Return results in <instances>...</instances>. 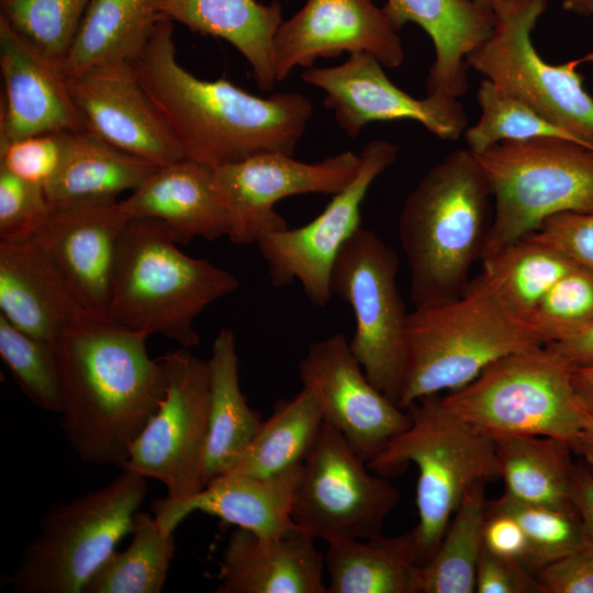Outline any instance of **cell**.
Wrapping results in <instances>:
<instances>
[{"mask_svg": "<svg viewBox=\"0 0 593 593\" xmlns=\"http://www.w3.org/2000/svg\"><path fill=\"white\" fill-rule=\"evenodd\" d=\"M148 335L89 313L57 339L60 425L85 463L118 466L167 390L159 359L147 353Z\"/></svg>", "mask_w": 593, "mask_h": 593, "instance_id": "6da1fadb", "label": "cell"}, {"mask_svg": "<svg viewBox=\"0 0 593 593\" xmlns=\"http://www.w3.org/2000/svg\"><path fill=\"white\" fill-rule=\"evenodd\" d=\"M132 65L184 158L213 168L261 154L292 156L312 114L298 92L265 99L225 79L197 78L178 63L174 23L165 16Z\"/></svg>", "mask_w": 593, "mask_h": 593, "instance_id": "7a4b0ae2", "label": "cell"}, {"mask_svg": "<svg viewBox=\"0 0 593 593\" xmlns=\"http://www.w3.org/2000/svg\"><path fill=\"white\" fill-rule=\"evenodd\" d=\"M489 181L470 149L451 152L406 198L399 238L414 307L458 296L481 259L491 224Z\"/></svg>", "mask_w": 593, "mask_h": 593, "instance_id": "3957f363", "label": "cell"}, {"mask_svg": "<svg viewBox=\"0 0 593 593\" xmlns=\"http://www.w3.org/2000/svg\"><path fill=\"white\" fill-rule=\"evenodd\" d=\"M177 245L159 221H128L119 246L108 317L190 348L200 343L195 318L239 283L233 273L183 254Z\"/></svg>", "mask_w": 593, "mask_h": 593, "instance_id": "277c9868", "label": "cell"}, {"mask_svg": "<svg viewBox=\"0 0 593 593\" xmlns=\"http://www.w3.org/2000/svg\"><path fill=\"white\" fill-rule=\"evenodd\" d=\"M539 345L545 344L504 306L481 272L458 296L409 313L396 404L407 410L424 396L458 390L496 359Z\"/></svg>", "mask_w": 593, "mask_h": 593, "instance_id": "5b68a950", "label": "cell"}, {"mask_svg": "<svg viewBox=\"0 0 593 593\" xmlns=\"http://www.w3.org/2000/svg\"><path fill=\"white\" fill-rule=\"evenodd\" d=\"M410 426L367 462L391 477L409 463L418 469L413 529L417 561L424 566L466 493L478 482L500 478L495 439L448 409L440 394L424 396L407 410Z\"/></svg>", "mask_w": 593, "mask_h": 593, "instance_id": "8992f818", "label": "cell"}, {"mask_svg": "<svg viewBox=\"0 0 593 593\" xmlns=\"http://www.w3.org/2000/svg\"><path fill=\"white\" fill-rule=\"evenodd\" d=\"M148 491L146 478L122 469L105 485L52 505L7 578L16 593H82L115 546L132 530Z\"/></svg>", "mask_w": 593, "mask_h": 593, "instance_id": "52a82bcc", "label": "cell"}, {"mask_svg": "<svg viewBox=\"0 0 593 593\" xmlns=\"http://www.w3.org/2000/svg\"><path fill=\"white\" fill-rule=\"evenodd\" d=\"M494 213L481 259L562 212L593 211V148L560 137L500 142L481 155Z\"/></svg>", "mask_w": 593, "mask_h": 593, "instance_id": "ba28073f", "label": "cell"}, {"mask_svg": "<svg viewBox=\"0 0 593 593\" xmlns=\"http://www.w3.org/2000/svg\"><path fill=\"white\" fill-rule=\"evenodd\" d=\"M441 399L454 413L493 438L549 436L571 447L580 428L571 367L548 345L496 359L471 382Z\"/></svg>", "mask_w": 593, "mask_h": 593, "instance_id": "9c48e42d", "label": "cell"}, {"mask_svg": "<svg viewBox=\"0 0 593 593\" xmlns=\"http://www.w3.org/2000/svg\"><path fill=\"white\" fill-rule=\"evenodd\" d=\"M547 0H503L491 35L466 58L501 92L524 102L574 141L593 148V98L577 66L546 63L530 38Z\"/></svg>", "mask_w": 593, "mask_h": 593, "instance_id": "30bf717a", "label": "cell"}, {"mask_svg": "<svg viewBox=\"0 0 593 593\" xmlns=\"http://www.w3.org/2000/svg\"><path fill=\"white\" fill-rule=\"evenodd\" d=\"M399 257L379 235L359 227L331 272L333 294L355 315L350 349L370 382L395 404L405 372L409 313L396 284Z\"/></svg>", "mask_w": 593, "mask_h": 593, "instance_id": "8fae6325", "label": "cell"}, {"mask_svg": "<svg viewBox=\"0 0 593 593\" xmlns=\"http://www.w3.org/2000/svg\"><path fill=\"white\" fill-rule=\"evenodd\" d=\"M400 501V491L369 469L329 423L304 461L292 519L326 544L369 539L382 534L384 522Z\"/></svg>", "mask_w": 593, "mask_h": 593, "instance_id": "7c38bea8", "label": "cell"}, {"mask_svg": "<svg viewBox=\"0 0 593 593\" xmlns=\"http://www.w3.org/2000/svg\"><path fill=\"white\" fill-rule=\"evenodd\" d=\"M167 390L157 412L133 441L121 469L155 479L167 499L180 502L204 486L202 466L209 427L210 370L208 360L188 348L159 358Z\"/></svg>", "mask_w": 593, "mask_h": 593, "instance_id": "4fadbf2b", "label": "cell"}, {"mask_svg": "<svg viewBox=\"0 0 593 593\" xmlns=\"http://www.w3.org/2000/svg\"><path fill=\"white\" fill-rule=\"evenodd\" d=\"M359 155L355 178L333 195L318 216L301 227L268 233L256 243L271 283L281 288L298 280L315 307L329 303L335 259L361 227V203L376 178L395 161L398 148L388 141L376 139L366 144Z\"/></svg>", "mask_w": 593, "mask_h": 593, "instance_id": "5bb4252c", "label": "cell"}, {"mask_svg": "<svg viewBox=\"0 0 593 593\" xmlns=\"http://www.w3.org/2000/svg\"><path fill=\"white\" fill-rule=\"evenodd\" d=\"M360 155L344 152L318 163L269 153L213 168V184L228 221L227 237L235 245L256 244L264 235L288 228L273 210L290 195L336 194L355 178Z\"/></svg>", "mask_w": 593, "mask_h": 593, "instance_id": "9a60e30c", "label": "cell"}, {"mask_svg": "<svg viewBox=\"0 0 593 593\" xmlns=\"http://www.w3.org/2000/svg\"><path fill=\"white\" fill-rule=\"evenodd\" d=\"M298 370L302 387L318 398L324 419L367 462L411 424L410 413L370 382L342 333L312 343Z\"/></svg>", "mask_w": 593, "mask_h": 593, "instance_id": "2e32d148", "label": "cell"}, {"mask_svg": "<svg viewBox=\"0 0 593 593\" xmlns=\"http://www.w3.org/2000/svg\"><path fill=\"white\" fill-rule=\"evenodd\" d=\"M382 66L371 54L356 53L338 66L310 67L301 78L326 92L324 105L349 137L358 136L368 123L394 120L419 122L447 141L465 133L468 120L458 99H415L391 82Z\"/></svg>", "mask_w": 593, "mask_h": 593, "instance_id": "e0dca14e", "label": "cell"}, {"mask_svg": "<svg viewBox=\"0 0 593 593\" xmlns=\"http://www.w3.org/2000/svg\"><path fill=\"white\" fill-rule=\"evenodd\" d=\"M398 32L372 0H306L275 36L276 80H283L295 67L310 68L316 59L343 52L368 53L383 66L396 68L404 60Z\"/></svg>", "mask_w": 593, "mask_h": 593, "instance_id": "ac0fdd59", "label": "cell"}, {"mask_svg": "<svg viewBox=\"0 0 593 593\" xmlns=\"http://www.w3.org/2000/svg\"><path fill=\"white\" fill-rule=\"evenodd\" d=\"M67 85L88 133L157 167L184 158L132 63L90 69Z\"/></svg>", "mask_w": 593, "mask_h": 593, "instance_id": "d6986e66", "label": "cell"}, {"mask_svg": "<svg viewBox=\"0 0 593 593\" xmlns=\"http://www.w3.org/2000/svg\"><path fill=\"white\" fill-rule=\"evenodd\" d=\"M130 219L121 202L52 209L34 237L88 312L108 316L122 234Z\"/></svg>", "mask_w": 593, "mask_h": 593, "instance_id": "ffe728a7", "label": "cell"}, {"mask_svg": "<svg viewBox=\"0 0 593 593\" xmlns=\"http://www.w3.org/2000/svg\"><path fill=\"white\" fill-rule=\"evenodd\" d=\"M0 69L4 86L0 144L46 132H87L61 65L1 15Z\"/></svg>", "mask_w": 593, "mask_h": 593, "instance_id": "44dd1931", "label": "cell"}, {"mask_svg": "<svg viewBox=\"0 0 593 593\" xmlns=\"http://www.w3.org/2000/svg\"><path fill=\"white\" fill-rule=\"evenodd\" d=\"M303 466L300 463L269 477L224 473L184 501L154 500L153 515L168 532H174L184 517L198 511L246 529L262 540L275 539L296 526L292 508Z\"/></svg>", "mask_w": 593, "mask_h": 593, "instance_id": "7402d4cb", "label": "cell"}, {"mask_svg": "<svg viewBox=\"0 0 593 593\" xmlns=\"http://www.w3.org/2000/svg\"><path fill=\"white\" fill-rule=\"evenodd\" d=\"M325 556L315 538L295 526L262 540L235 527L222 552L220 593H327Z\"/></svg>", "mask_w": 593, "mask_h": 593, "instance_id": "603a6c76", "label": "cell"}, {"mask_svg": "<svg viewBox=\"0 0 593 593\" xmlns=\"http://www.w3.org/2000/svg\"><path fill=\"white\" fill-rule=\"evenodd\" d=\"M89 313L35 238L0 242V314L13 326L55 345L70 325Z\"/></svg>", "mask_w": 593, "mask_h": 593, "instance_id": "cb8c5ba5", "label": "cell"}, {"mask_svg": "<svg viewBox=\"0 0 593 593\" xmlns=\"http://www.w3.org/2000/svg\"><path fill=\"white\" fill-rule=\"evenodd\" d=\"M128 219L163 223L177 244L228 234V221L213 184V167L181 158L158 167L128 198L120 201Z\"/></svg>", "mask_w": 593, "mask_h": 593, "instance_id": "d4e9b609", "label": "cell"}, {"mask_svg": "<svg viewBox=\"0 0 593 593\" xmlns=\"http://www.w3.org/2000/svg\"><path fill=\"white\" fill-rule=\"evenodd\" d=\"M394 26L418 24L432 38L435 60L427 96L458 99L468 90L467 56L492 33L493 11L474 0H388L382 7Z\"/></svg>", "mask_w": 593, "mask_h": 593, "instance_id": "484cf974", "label": "cell"}, {"mask_svg": "<svg viewBox=\"0 0 593 593\" xmlns=\"http://www.w3.org/2000/svg\"><path fill=\"white\" fill-rule=\"evenodd\" d=\"M161 14L190 30L230 42L249 63L257 86L270 91L277 82L273 41L282 24L278 2L256 0H160Z\"/></svg>", "mask_w": 593, "mask_h": 593, "instance_id": "4316f807", "label": "cell"}, {"mask_svg": "<svg viewBox=\"0 0 593 593\" xmlns=\"http://www.w3.org/2000/svg\"><path fill=\"white\" fill-rule=\"evenodd\" d=\"M158 167L121 152L88 132L69 133L60 167L44 188L52 209L118 201Z\"/></svg>", "mask_w": 593, "mask_h": 593, "instance_id": "83f0119b", "label": "cell"}, {"mask_svg": "<svg viewBox=\"0 0 593 593\" xmlns=\"http://www.w3.org/2000/svg\"><path fill=\"white\" fill-rule=\"evenodd\" d=\"M163 16L160 0H89L61 63L65 77L103 65L132 63Z\"/></svg>", "mask_w": 593, "mask_h": 593, "instance_id": "f1b7e54d", "label": "cell"}, {"mask_svg": "<svg viewBox=\"0 0 593 593\" xmlns=\"http://www.w3.org/2000/svg\"><path fill=\"white\" fill-rule=\"evenodd\" d=\"M208 362L210 404L203 486L231 469L261 423L259 413L248 406L239 388L236 339L231 329L219 331Z\"/></svg>", "mask_w": 593, "mask_h": 593, "instance_id": "f546056e", "label": "cell"}, {"mask_svg": "<svg viewBox=\"0 0 593 593\" xmlns=\"http://www.w3.org/2000/svg\"><path fill=\"white\" fill-rule=\"evenodd\" d=\"M413 530L327 544V593H421Z\"/></svg>", "mask_w": 593, "mask_h": 593, "instance_id": "4dcf8cb0", "label": "cell"}, {"mask_svg": "<svg viewBox=\"0 0 593 593\" xmlns=\"http://www.w3.org/2000/svg\"><path fill=\"white\" fill-rule=\"evenodd\" d=\"M504 494L527 504L577 512L573 485L577 463L569 443L549 436L495 437Z\"/></svg>", "mask_w": 593, "mask_h": 593, "instance_id": "1f68e13d", "label": "cell"}, {"mask_svg": "<svg viewBox=\"0 0 593 593\" xmlns=\"http://www.w3.org/2000/svg\"><path fill=\"white\" fill-rule=\"evenodd\" d=\"M315 392L302 387L291 399L280 400L269 418L225 473L269 477L304 463L324 425Z\"/></svg>", "mask_w": 593, "mask_h": 593, "instance_id": "d6a6232c", "label": "cell"}, {"mask_svg": "<svg viewBox=\"0 0 593 593\" xmlns=\"http://www.w3.org/2000/svg\"><path fill=\"white\" fill-rule=\"evenodd\" d=\"M482 266L504 306L527 323L541 298L578 264L527 235L482 258Z\"/></svg>", "mask_w": 593, "mask_h": 593, "instance_id": "836d02e7", "label": "cell"}, {"mask_svg": "<svg viewBox=\"0 0 593 593\" xmlns=\"http://www.w3.org/2000/svg\"><path fill=\"white\" fill-rule=\"evenodd\" d=\"M485 485L478 482L466 493L435 553L419 567L421 593H475L489 503Z\"/></svg>", "mask_w": 593, "mask_h": 593, "instance_id": "e575fe53", "label": "cell"}, {"mask_svg": "<svg viewBox=\"0 0 593 593\" xmlns=\"http://www.w3.org/2000/svg\"><path fill=\"white\" fill-rule=\"evenodd\" d=\"M132 540L93 572L82 593H159L175 552L174 532L144 511L133 516Z\"/></svg>", "mask_w": 593, "mask_h": 593, "instance_id": "d590c367", "label": "cell"}, {"mask_svg": "<svg viewBox=\"0 0 593 593\" xmlns=\"http://www.w3.org/2000/svg\"><path fill=\"white\" fill-rule=\"evenodd\" d=\"M489 506L510 514L519 523L528 542L525 566L534 573L585 548V535L577 512L523 503L504 493L489 501Z\"/></svg>", "mask_w": 593, "mask_h": 593, "instance_id": "8d00e7d4", "label": "cell"}, {"mask_svg": "<svg viewBox=\"0 0 593 593\" xmlns=\"http://www.w3.org/2000/svg\"><path fill=\"white\" fill-rule=\"evenodd\" d=\"M477 99L481 115L478 122L463 133L468 149L475 155H481L504 141L546 136L574 141L524 102L501 92L486 78L480 82Z\"/></svg>", "mask_w": 593, "mask_h": 593, "instance_id": "74e56055", "label": "cell"}, {"mask_svg": "<svg viewBox=\"0 0 593 593\" xmlns=\"http://www.w3.org/2000/svg\"><path fill=\"white\" fill-rule=\"evenodd\" d=\"M0 356L21 391L35 405L60 413L61 392L54 345L20 331L0 314Z\"/></svg>", "mask_w": 593, "mask_h": 593, "instance_id": "f35d334b", "label": "cell"}, {"mask_svg": "<svg viewBox=\"0 0 593 593\" xmlns=\"http://www.w3.org/2000/svg\"><path fill=\"white\" fill-rule=\"evenodd\" d=\"M89 0H0V15L61 65Z\"/></svg>", "mask_w": 593, "mask_h": 593, "instance_id": "ab89813d", "label": "cell"}, {"mask_svg": "<svg viewBox=\"0 0 593 593\" xmlns=\"http://www.w3.org/2000/svg\"><path fill=\"white\" fill-rule=\"evenodd\" d=\"M593 322V271L575 266L541 298L527 324L546 345L563 340Z\"/></svg>", "mask_w": 593, "mask_h": 593, "instance_id": "60d3db41", "label": "cell"}, {"mask_svg": "<svg viewBox=\"0 0 593 593\" xmlns=\"http://www.w3.org/2000/svg\"><path fill=\"white\" fill-rule=\"evenodd\" d=\"M52 208L44 188L0 166V239L19 243L34 238Z\"/></svg>", "mask_w": 593, "mask_h": 593, "instance_id": "b9f144b4", "label": "cell"}, {"mask_svg": "<svg viewBox=\"0 0 593 593\" xmlns=\"http://www.w3.org/2000/svg\"><path fill=\"white\" fill-rule=\"evenodd\" d=\"M71 132H46L0 144V166L45 188L57 174Z\"/></svg>", "mask_w": 593, "mask_h": 593, "instance_id": "7bdbcfd3", "label": "cell"}, {"mask_svg": "<svg viewBox=\"0 0 593 593\" xmlns=\"http://www.w3.org/2000/svg\"><path fill=\"white\" fill-rule=\"evenodd\" d=\"M529 236L593 271V211L555 214Z\"/></svg>", "mask_w": 593, "mask_h": 593, "instance_id": "ee69618b", "label": "cell"}, {"mask_svg": "<svg viewBox=\"0 0 593 593\" xmlns=\"http://www.w3.org/2000/svg\"><path fill=\"white\" fill-rule=\"evenodd\" d=\"M475 593H542L536 573L523 562L496 556L482 548L475 577Z\"/></svg>", "mask_w": 593, "mask_h": 593, "instance_id": "f6af8a7d", "label": "cell"}, {"mask_svg": "<svg viewBox=\"0 0 593 593\" xmlns=\"http://www.w3.org/2000/svg\"><path fill=\"white\" fill-rule=\"evenodd\" d=\"M542 593H593V551L563 557L537 573Z\"/></svg>", "mask_w": 593, "mask_h": 593, "instance_id": "bcb514c9", "label": "cell"}, {"mask_svg": "<svg viewBox=\"0 0 593 593\" xmlns=\"http://www.w3.org/2000/svg\"><path fill=\"white\" fill-rule=\"evenodd\" d=\"M483 546L490 552L525 564L528 553L526 535L510 514L489 506L483 529Z\"/></svg>", "mask_w": 593, "mask_h": 593, "instance_id": "7dc6e473", "label": "cell"}, {"mask_svg": "<svg viewBox=\"0 0 593 593\" xmlns=\"http://www.w3.org/2000/svg\"><path fill=\"white\" fill-rule=\"evenodd\" d=\"M573 504L581 519L584 535L585 548L593 551V468L577 465Z\"/></svg>", "mask_w": 593, "mask_h": 593, "instance_id": "c3c4849f", "label": "cell"}, {"mask_svg": "<svg viewBox=\"0 0 593 593\" xmlns=\"http://www.w3.org/2000/svg\"><path fill=\"white\" fill-rule=\"evenodd\" d=\"M546 345L557 351L571 369L591 366L593 365V322L563 340Z\"/></svg>", "mask_w": 593, "mask_h": 593, "instance_id": "681fc988", "label": "cell"}, {"mask_svg": "<svg viewBox=\"0 0 593 593\" xmlns=\"http://www.w3.org/2000/svg\"><path fill=\"white\" fill-rule=\"evenodd\" d=\"M571 382L579 409L593 413V365L572 368Z\"/></svg>", "mask_w": 593, "mask_h": 593, "instance_id": "f907efd6", "label": "cell"}, {"mask_svg": "<svg viewBox=\"0 0 593 593\" xmlns=\"http://www.w3.org/2000/svg\"><path fill=\"white\" fill-rule=\"evenodd\" d=\"M571 449L593 468V413L580 409V428Z\"/></svg>", "mask_w": 593, "mask_h": 593, "instance_id": "816d5d0a", "label": "cell"}, {"mask_svg": "<svg viewBox=\"0 0 593 593\" xmlns=\"http://www.w3.org/2000/svg\"><path fill=\"white\" fill-rule=\"evenodd\" d=\"M480 5L493 11V9L503 0H474ZM566 7L581 14L593 12V0H563Z\"/></svg>", "mask_w": 593, "mask_h": 593, "instance_id": "f5cc1de1", "label": "cell"}]
</instances>
